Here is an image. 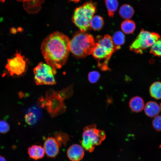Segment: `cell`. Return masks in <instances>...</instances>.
I'll return each instance as SVG.
<instances>
[{
  "mask_svg": "<svg viewBox=\"0 0 161 161\" xmlns=\"http://www.w3.org/2000/svg\"><path fill=\"white\" fill-rule=\"evenodd\" d=\"M26 64L24 57L17 52L13 57L7 59L5 66L6 72L12 77L22 75L26 70Z\"/></svg>",
  "mask_w": 161,
  "mask_h": 161,
  "instance_id": "9c48e42d",
  "label": "cell"
},
{
  "mask_svg": "<svg viewBox=\"0 0 161 161\" xmlns=\"http://www.w3.org/2000/svg\"><path fill=\"white\" fill-rule=\"evenodd\" d=\"M38 103L52 117L59 115L66 111V108L64 100L57 92L52 89L46 92L45 97H39Z\"/></svg>",
  "mask_w": 161,
  "mask_h": 161,
  "instance_id": "5b68a950",
  "label": "cell"
},
{
  "mask_svg": "<svg viewBox=\"0 0 161 161\" xmlns=\"http://www.w3.org/2000/svg\"><path fill=\"white\" fill-rule=\"evenodd\" d=\"M112 39L114 44L118 49L120 48V46L125 42V35L122 32L120 31L115 32Z\"/></svg>",
  "mask_w": 161,
  "mask_h": 161,
  "instance_id": "ffe728a7",
  "label": "cell"
},
{
  "mask_svg": "<svg viewBox=\"0 0 161 161\" xmlns=\"http://www.w3.org/2000/svg\"><path fill=\"white\" fill-rule=\"evenodd\" d=\"M160 110H161V103L160 104Z\"/></svg>",
  "mask_w": 161,
  "mask_h": 161,
  "instance_id": "1f68e13d",
  "label": "cell"
},
{
  "mask_svg": "<svg viewBox=\"0 0 161 161\" xmlns=\"http://www.w3.org/2000/svg\"><path fill=\"white\" fill-rule=\"evenodd\" d=\"M160 148H161V144L160 145Z\"/></svg>",
  "mask_w": 161,
  "mask_h": 161,
  "instance_id": "d6a6232c",
  "label": "cell"
},
{
  "mask_svg": "<svg viewBox=\"0 0 161 161\" xmlns=\"http://www.w3.org/2000/svg\"><path fill=\"white\" fill-rule=\"evenodd\" d=\"M71 1L74 2L75 3H78L80 1V0H70Z\"/></svg>",
  "mask_w": 161,
  "mask_h": 161,
  "instance_id": "f1b7e54d",
  "label": "cell"
},
{
  "mask_svg": "<svg viewBox=\"0 0 161 161\" xmlns=\"http://www.w3.org/2000/svg\"><path fill=\"white\" fill-rule=\"evenodd\" d=\"M38 118L35 114L30 112L26 114L25 116V122L28 125H32L35 124L37 122Z\"/></svg>",
  "mask_w": 161,
  "mask_h": 161,
  "instance_id": "603a6c76",
  "label": "cell"
},
{
  "mask_svg": "<svg viewBox=\"0 0 161 161\" xmlns=\"http://www.w3.org/2000/svg\"><path fill=\"white\" fill-rule=\"evenodd\" d=\"M95 43L92 35L78 32L70 40V50L76 58H83L92 54Z\"/></svg>",
  "mask_w": 161,
  "mask_h": 161,
  "instance_id": "3957f363",
  "label": "cell"
},
{
  "mask_svg": "<svg viewBox=\"0 0 161 161\" xmlns=\"http://www.w3.org/2000/svg\"><path fill=\"white\" fill-rule=\"evenodd\" d=\"M0 161H6V160L4 157L0 156Z\"/></svg>",
  "mask_w": 161,
  "mask_h": 161,
  "instance_id": "83f0119b",
  "label": "cell"
},
{
  "mask_svg": "<svg viewBox=\"0 0 161 161\" xmlns=\"http://www.w3.org/2000/svg\"><path fill=\"white\" fill-rule=\"evenodd\" d=\"M149 92L151 97L157 100L161 99V82L156 81L152 83L150 87Z\"/></svg>",
  "mask_w": 161,
  "mask_h": 161,
  "instance_id": "2e32d148",
  "label": "cell"
},
{
  "mask_svg": "<svg viewBox=\"0 0 161 161\" xmlns=\"http://www.w3.org/2000/svg\"><path fill=\"white\" fill-rule=\"evenodd\" d=\"M45 152L44 147L41 145H33L28 149L30 157L35 160L43 158Z\"/></svg>",
  "mask_w": 161,
  "mask_h": 161,
  "instance_id": "4fadbf2b",
  "label": "cell"
},
{
  "mask_svg": "<svg viewBox=\"0 0 161 161\" xmlns=\"http://www.w3.org/2000/svg\"><path fill=\"white\" fill-rule=\"evenodd\" d=\"M105 3L109 16L113 17L117 10L119 3L117 0H105Z\"/></svg>",
  "mask_w": 161,
  "mask_h": 161,
  "instance_id": "e0dca14e",
  "label": "cell"
},
{
  "mask_svg": "<svg viewBox=\"0 0 161 161\" xmlns=\"http://www.w3.org/2000/svg\"><path fill=\"white\" fill-rule=\"evenodd\" d=\"M129 105L131 110L135 112L141 111L145 106L143 100L138 96L132 97L130 100Z\"/></svg>",
  "mask_w": 161,
  "mask_h": 161,
  "instance_id": "5bb4252c",
  "label": "cell"
},
{
  "mask_svg": "<svg viewBox=\"0 0 161 161\" xmlns=\"http://www.w3.org/2000/svg\"><path fill=\"white\" fill-rule=\"evenodd\" d=\"M55 137L57 138L62 145H65L69 139L68 136L66 133L61 131L55 133Z\"/></svg>",
  "mask_w": 161,
  "mask_h": 161,
  "instance_id": "cb8c5ba5",
  "label": "cell"
},
{
  "mask_svg": "<svg viewBox=\"0 0 161 161\" xmlns=\"http://www.w3.org/2000/svg\"><path fill=\"white\" fill-rule=\"evenodd\" d=\"M104 21L103 18L99 15H95L92 18L90 22V26L94 30H100L104 25Z\"/></svg>",
  "mask_w": 161,
  "mask_h": 161,
  "instance_id": "d6986e66",
  "label": "cell"
},
{
  "mask_svg": "<svg viewBox=\"0 0 161 161\" xmlns=\"http://www.w3.org/2000/svg\"><path fill=\"white\" fill-rule=\"evenodd\" d=\"M62 145L55 137H49L45 141L44 148L47 156L55 158L58 154Z\"/></svg>",
  "mask_w": 161,
  "mask_h": 161,
  "instance_id": "30bf717a",
  "label": "cell"
},
{
  "mask_svg": "<svg viewBox=\"0 0 161 161\" xmlns=\"http://www.w3.org/2000/svg\"><path fill=\"white\" fill-rule=\"evenodd\" d=\"M82 146L78 144L71 145L67 151L68 158L71 161H80L83 158L84 152Z\"/></svg>",
  "mask_w": 161,
  "mask_h": 161,
  "instance_id": "8fae6325",
  "label": "cell"
},
{
  "mask_svg": "<svg viewBox=\"0 0 161 161\" xmlns=\"http://www.w3.org/2000/svg\"><path fill=\"white\" fill-rule=\"evenodd\" d=\"M154 128L157 131H161V116L157 115L155 117L152 121Z\"/></svg>",
  "mask_w": 161,
  "mask_h": 161,
  "instance_id": "484cf974",
  "label": "cell"
},
{
  "mask_svg": "<svg viewBox=\"0 0 161 161\" xmlns=\"http://www.w3.org/2000/svg\"><path fill=\"white\" fill-rule=\"evenodd\" d=\"M160 107L158 104L154 101L147 102L144 106V110L145 114L150 117H153L157 116L160 111Z\"/></svg>",
  "mask_w": 161,
  "mask_h": 161,
  "instance_id": "7c38bea8",
  "label": "cell"
},
{
  "mask_svg": "<svg viewBox=\"0 0 161 161\" xmlns=\"http://www.w3.org/2000/svg\"><path fill=\"white\" fill-rule=\"evenodd\" d=\"M33 72L36 84L52 85L56 83L54 75L56 73V69L47 64L39 63L34 68Z\"/></svg>",
  "mask_w": 161,
  "mask_h": 161,
  "instance_id": "ba28073f",
  "label": "cell"
},
{
  "mask_svg": "<svg viewBox=\"0 0 161 161\" xmlns=\"http://www.w3.org/2000/svg\"><path fill=\"white\" fill-rule=\"evenodd\" d=\"M96 11V4L91 1H87L75 9L73 22L80 31L85 32L90 30V22Z\"/></svg>",
  "mask_w": 161,
  "mask_h": 161,
  "instance_id": "277c9868",
  "label": "cell"
},
{
  "mask_svg": "<svg viewBox=\"0 0 161 161\" xmlns=\"http://www.w3.org/2000/svg\"><path fill=\"white\" fill-rule=\"evenodd\" d=\"M160 38L157 33L142 29L137 38L130 46L131 50L137 54H142L147 48L152 46Z\"/></svg>",
  "mask_w": 161,
  "mask_h": 161,
  "instance_id": "52a82bcc",
  "label": "cell"
},
{
  "mask_svg": "<svg viewBox=\"0 0 161 161\" xmlns=\"http://www.w3.org/2000/svg\"><path fill=\"white\" fill-rule=\"evenodd\" d=\"M17 1H23L24 2H26L29 1V0H17Z\"/></svg>",
  "mask_w": 161,
  "mask_h": 161,
  "instance_id": "f546056e",
  "label": "cell"
},
{
  "mask_svg": "<svg viewBox=\"0 0 161 161\" xmlns=\"http://www.w3.org/2000/svg\"><path fill=\"white\" fill-rule=\"evenodd\" d=\"M10 126L8 123L4 120H0V133L4 134L8 131Z\"/></svg>",
  "mask_w": 161,
  "mask_h": 161,
  "instance_id": "4316f807",
  "label": "cell"
},
{
  "mask_svg": "<svg viewBox=\"0 0 161 161\" xmlns=\"http://www.w3.org/2000/svg\"><path fill=\"white\" fill-rule=\"evenodd\" d=\"M150 53L155 56L161 57V39L158 40L152 46Z\"/></svg>",
  "mask_w": 161,
  "mask_h": 161,
  "instance_id": "7402d4cb",
  "label": "cell"
},
{
  "mask_svg": "<svg viewBox=\"0 0 161 161\" xmlns=\"http://www.w3.org/2000/svg\"><path fill=\"white\" fill-rule=\"evenodd\" d=\"M100 75L99 72L94 71L90 72L88 75V79L91 83H95L100 78Z\"/></svg>",
  "mask_w": 161,
  "mask_h": 161,
  "instance_id": "d4e9b609",
  "label": "cell"
},
{
  "mask_svg": "<svg viewBox=\"0 0 161 161\" xmlns=\"http://www.w3.org/2000/svg\"><path fill=\"white\" fill-rule=\"evenodd\" d=\"M96 126L93 124L83 129L80 143L82 147L90 152H93L95 146L100 145L106 137L104 131L97 129Z\"/></svg>",
  "mask_w": 161,
  "mask_h": 161,
  "instance_id": "8992f818",
  "label": "cell"
},
{
  "mask_svg": "<svg viewBox=\"0 0 161 161\" xmlns=\"http://www.w3.org/2000/svg\"><path fill=\"white\" fill-rule=\"evenodd\" d=\"M57 92L63 100L68 99L72 96L73 94V85H70L66 88Z\"/></svg>",
  "mask_w": 161,
  "mask_h": 161,
  "instance_id": "44dd1931",
  "label": "cell"
},
{
  "mask_svg": "<svg viewBox=\"0 0 161 161\" xmlns=\"http://www.w3.org/2000/svg\"><path fill=\"white\" fill-rule=\"evenodd\" d=\"M0 1L2 2H4L5 0H0Z\"/></svg>",
  "mask_w": 161,
  "mask_h": 161,
  "instance_id": "4dcf8cb0",
  "label": "cell"
},
{
  "mask_svg": "<svg viewBox=\"0 0 161 161\" xmlns=\"http://www.w3.org/2000/svg\"><path fill=\"white\" fill-rule=\"evenodd\" d=\"M121 29L125 33L129 34L133 33L136 27L134 22L129 19L126 20L122 23L121 25Z\"/></svg>",
  "mask_w": 161,
  "mask_h": 161,
  "instance_id": "ac0fdd59",
  "label": "cell"
},
{
  "mask_svg": "<svg viewBox=\"0 0 161 161\" xmlns=\"http://www.w3.org/2000/svg\"><path fill=\"white\" fill-rule=\"evenodd\" d=\"M96 40L92 54L97 61V66L101 70H109V61L112 54L118 49L114 44L112 38L109 35L103 37L98 35Z\"/></svg>",
  "mask_w": 161,
  "mask_h": 161,
  "instance_id": "7a4b0ae2",
  "label": "cell"
},
{
  "mask_svg": "<svg viewBox=\"0 0 161 161\" xmlns=\"http://www.w3.org/2000/svg\"><path fill=\"white\" fill-rule=\"evenodd\" d=\"M119 13L122 18L128 20L131 18L134 15V11L131 6L129 4H125L120 7Z\"/></svg>",
  "mask_w": 161,
  "mask_h": 161,
  "instance_id": "9a60e30c",
  "label": "cell"
},
{
  "mask_svg": "<svg viewBox=\"0 0 161 161\" xmlns=\"http://www.w3.org/2000/svg\"><path fill=\"white\" fill-rule=\"evenodd\" d=\"M70 42L67 36L59 32L47 36L41 46L42 53L47 64L56 69L64 66L70 51Z\"/></svg>",
  "mask_w": 161,
  "mask_h": 161,
  "instance_id": "6da1fadb",
  "label": "cell"
}]
</instances>
